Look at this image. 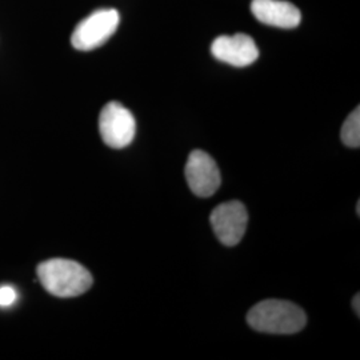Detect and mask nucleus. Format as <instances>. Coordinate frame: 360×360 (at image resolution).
Instances as JSON below:
<instances>
[{
  "instance_id": "nucleus-1",
  "label": "nucleus",
  "mask_w": 360,
  "mask_h": 360,
  "mask_svg": "<svg viewBox=\"0 0 360 360\" xmlns=\"http://www.w3.org/2000/svg\"><path fill=\"white\" fill-rule=\"evenodd\" d=\"M247 322L259 333L290 335L302 331L307 315L292 302L267 299L259 302L247 314Z\"/></svg>"
},
{
  "instance_id": "nucleus-12",
  "label": "nucleus",
  "mask_w": 360,
  "mask_h": 360,
  "mask_svg": "<svg viewBox=\"0 0 360 360\" xmlns=\"http://www.w3.org/2000/svg\"><path fill=\"white\" fill-rule=\"evenodd\" d=\"M356 212H358V215H360V203L358 202V206H356Z\"/></svg>"
},
{
  "instance_id": "nucleus-4",
  "label": "nucleus",
  "mask_w": 360,
  "mask_h": 360,
  "mask_svg": "<svg viewBox=\"0 0 360 360\" xmlns=\"http://www.w3.org/2000/svg\"><path fill=\"white\" fill-rule=\"evenodd\" d=\"M99 131L103 142L111 148L129 146L136 132L135 117L129 110L117 102L105 104L99 116Z\"/></svg>"
},
{
  "instance_id": "nucleus-8",
  "label": "nucleus",
  "mask_w": 360,
  "mask_h": 360,
  "mask_svg": "<svg viewBox=\"0 0 360 360\" xmlns=\"http://www.w3.org/2000/svg\"><path fill=\"white\" fill-rule=\"evenodd\" d=\"M251 11L259 22L287 30L299 26L302 20L299 8L284 0H252Z\"/></svg>"
},
{
  "instance_id": "nucleus-10",
  "label": "nucleus",
  "mask_w": 360,
  "mask_h": 360,
  "mask_svg": "<svg viewBox=\"0 0 360 360\" xmlns=\"http://www.w3.org/2000/svg\"><path fill=\"white\" fill-rule=\"evenodd\" d=\"M16 300V292L10 285L0 287V307H10Z\"/></svg>"
},
{
  "instance_id": "nucleus-2",
  "label": "nucleus",
  "mask_w": 360,
  "mask_h": 360,
  "mask_svg": "<svg viewBox=\"0 0 360 360\" xmlns=\"http://www.w3.org/2000/svg\"><path fill=\"white\" fill-rule=\"evenodd\" d=\"M41 285L53 296L75 297L87 292L92 285L90 271L70 259H50L38 266Z\"/></svg>"
},
{
  "instance_id": "nucleus-6",
  "label": "nucleus",
  "mask_w": 360,
  "mask_h": 360,
  "mask_svg": "<svg viewBox=\"0 0 360 360\" xmlns=\"http://www.w3.org/2000/svg\"><path fill=\"white\" fill-rule=\"evenodd\" d=\"M184 172L191 191L200 198L214 195L220 187L218 165L211 155L202 150H195L190 154Z\"/></svg>"
},
{
  "instance_id": "nucleus-5",
  "label": "nucleus",
  "mask_w": 360,
  "mask_h": 360,
  "mask_svg": "<svg viewBox=\"0 0 360 360\" xmlns=\"http://www.w3.org/2000/svg\"><path fill=\"white\" fill-rule=\"evenodd\" d=\"M211 226L217 238L224 245H236L245 236L248 214L245 205L231 200L219 205L211 214Z\"/></svg>"
},
{
  "instance_id": "nucleus-11",
  "label": "nucleus",
  "mask_w": 360,
  "mask_h": 360,
  "mask_svg": "<svg viewBox=\"0 0 360 360\" xmlns=\"http://www.w3.org/2000/svg\"><path fill=\"white\" fill-rule=\"evenodd\" d=\"M352 307L355 309V312H356V315L360 316V295L359 294H356L355 297H354V300H352Z\"/></svg>"
},
{
  "instance_id": "nucleus-9",
  "label": "nucleus",
  "mask_w": 360,
  "mask_h": 360,
  "mask_svg": "<svg viewBox=\"0 0 360 360\" xmlns=\"http://www.w3.org/2000/svg\"><path fill=\"white\" fill-rule=\"evenodd\" d=\"M342 142L351 148H359L360 146V108H355L342 126Z\"/></svg>"
},
{
  "instance_id": "nucleus-7",
  "label": "nucleus",
  "mask_w": 360,
  "mask_h": 360,
  "mask_svg": "<svg viewBox=\"0 0 360 360\" xmlns=\"http://www.w3.org/2000/svg\"><path fill=\"white\" fill-rule=\"evenodd\" d=\"M211 52L220 62L233 67H247L259 58L255 40L245 34L219 37L214 40Z\"/></svg>"
},
{
  "instance_id": "nucleus-3",
  "label": "nucleus",
  "mask_w": 360,
  "mask_h": 360,
  "mask_svg": "<svg viewBox=\"0 0 360 360\" xmlns=\"http://www.w3.org/2000/svg\"><path fill=\"white\" fill-rule=\"evenodd\" d=\"M120 15L114 8H104L83 19L72 32L71 44L79 51H91L104 44L115 34Z\"/></svg>"
}]
</instances>
